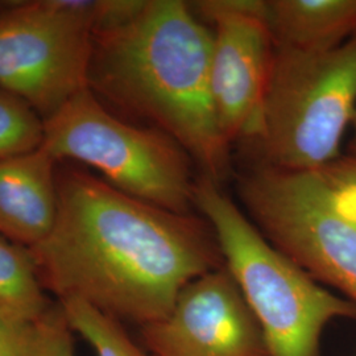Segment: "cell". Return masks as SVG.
I'll return each instance as SVG.
<instances>
[{
  "instance_id": "obj_3",
  "label": "cell",
  "mask_w": 356,
  "mask_h": 356,
  "mask_svg": "<svg viewBox=\"0 0 356 356\" xmlns=\"http://www.w3.org/2000/svg\"><path fill=\"white\" fill-rule=\"evenodd\" d=\"M194 207L214 231L270 356H319L325 327L335 319H356V304L319 285L277 250L218 184L197 179Z\"/></svg>"
},
{
  "instance_id": "obj_10",
  "label": "cell",
  "mask_w": 356,
  "mask_h": 356,
  "mask_svg": "<svg viewBox=\"0 0 356 356\" xmlns=\"http://www.w3.org/2000/svg\"><path fill=\"white\" fill-rule=\"evenodd\" d=\"M58 161L44 148L0 160V236L33 248L54 226Z\"/></svg>"
},
{
  "instance_id": "obj_14",
  "label": "cell",
  "mask_w": 356,
  "mask_h": 356,
  "mask_svg": "<svg viewBox=\"0 0 356 356\" xmlns=\"http://www.w3.org/2000/svg\"><path fill=\"white\" fill-rule=\"evenodd\" d=\"M45 136V122L16 94L0 88V160L38 151Z\"/></svg>"
},
{
  "instance_id": "obj_13",
  "label": "cell",
  "mask_w": 356,
  "mask_h": 356,
  "mask_svg": "<svg viewBox=\"0 0 356 356\" xmlns=\"http://www.w3.org/2000/svg\"><path fill=\"white\" fill-rule=\"evenodd\" d=\"M69 327L94 348L97 356H156L135 343L122 322L79 300L57 302Z\"/></svg>"
},
{
  "instance_id": "obj_18",
  "label": "cell",
  "mask_w": 356,
  "mask_h": 356,
  "mask_svg": "<svg viewBox=\"0 0 356 356\" xmlns=\"http://www.w3.org/2000/svg\"><path fill=\"white\" fill-rule=\"evenodd\" d=\"M353 123H354V139H353V143H351V148H353V152L354 153L351 156L356 157V110L354 119H353Z\"/></svg>"
},
{
  "instance_id": "obj_16",
  "label": "cell",
  "mask_w": 356,
  "mask_h": 356,
  "mask_svg": "<svg viewBox=\"0 0 356 356\" xmlns=\"http://www.w3.org/2000/svg\"><path fill=\"white\" fill-rule=\"evenodd\" d=\"M38 356H76L73 331L58 304L51 306L36 326Z\"/></svg>"
},
{
  "instance_id": "obj_4",
  "label": "cell",
  "mask_w": 356,
  "mask_h": 356,
  "mask_svg": "<svg viewBox=\"0 0 356 356\" xmlns=\"http://www.w3.org/2000/svg\"><path fill=\"white\" fill-rule=\"evenodd\" d=\"M356 110V36L329 51L276 47L254 141L267 164L317 172L339 159Z\"/></svg>"
},
{
  "instance_id": "obj_5",
  "label": "cell",
  "mask_w": 356,
  "mask_h": 356,
  "mask_svg": "<svg viewBox=\"0 0 356 356\" xmlns=\"http://www.w3.org/2000/svg\"><path fill=\"white\" fill-rule=\"evenodd\" d=\"M44 122L41 148L58 163L90 166L106 182L135 198L191 214L197 182L193 160L164 132L119 119L89 88Z\"/></svg>"
},
{
  "instance_id": "obj_17",
  "label": "cell",
  "mask_w": 356,
  "mask_h": 356,
  "mask_svg": "<svg viewBox=\"0 0 356 356\" xmlns=\"http://www.w3.org/2000/svg\"><path fill=\"white\" fill-rule=\"evenodd\" d=\"M36 326H23L0 316V356H38Z\"/></svg>"
},
{
  "instance_id": "obj_9",
  "label": "cell",
  "mask_w": 356,
  "mask_h": 356,
  "mask_svg": "<svg viewBox=\"0 0 356 356\" xmlns=\"http://www.w3.org/2000/svg\"><path fill=\"white\" fill-rule=\"evenodd\" d=\"M140 329L156 356H270L259 321L226 266L191 281L165 318Z\"/></svg>"
},
{
  "instance_id": "obj_11",
  "label": "cell",
  "mask_w": 356,
  "mask_h": 356,
  "mask_svg": "<svg viewBox=\"0 0 356 356\" xmlns=\"http://www.w3.org/2000/svg\"><path fill=\"white\" fill-rule=\"evenodd\" d=\"M276 47L329 51L356 36V0H267Z\"/></svg>"
},
{
  "instance_id": "obj_8",
  "label": "cell",
  "mask_w": 356,
  "mask_h": 356,
  "mask_svg": "<svg viewBox=\"0 0 356 356\" xmlns=\"http://www.w3.org/2000/svg\"><path fill=\"white\" fill-rule=\"evenodd\" d=\"M211 26V97L225 139L254 140L275 41L264 0H200L191 3Z\"/></svg>"
},
{
  "instance_id": "obj_6",
  "label": "cell",
  "mask_w": 356,
  "mask_h": 356,
  "mask_svg": "<svg viewBox=\"0 0 356 356\" xmlns=\"http://www.w3.org/2000/svg\"><path fill=\"white\" fill-rule=\"evenodd\" d=\"M113 0H38L0 11V88L47 120L88 89L94 31Z\"/></svg>"
},
{
  "instance_id": "obj_1",
  "label": "cell",
  "mask_w": 356,
  "mask_h": 356,
  "mask_svg": "<svg viewBox=\"0 0 356 356\" xmlns=\"http://www.w3.org/2000/svg\"><path fill=\"white\" fill-rule=\"evenodd\" d=\"M51 234L29 248L45 291L144 326L165 318L191 281L225 267L206 219L135 198L58 166Z\"/></svg>"
},
{
  "instance_id": "obj_12",
  "label": "cell",
  "mask_w": 356,
  "mask_h": 356,
  "mask_svg": "<svg viewBox=\"0 0 356 356\" xmlns=\"http://www.w3.org/2000/svg\"><path fill=\"white\" fill-rule=\"evenodd\" d=\"M51 306L31 250L0 236V316L36 326Z\"/></svg>"
},
{
  "instance_id": "obj_2",
  "label": "cell",
  "mask_w": 356,
  "mask_h": 356,
  "mask_svg": "<svg viewBox=\"0 0 356 356\" xmlns=\"http://www.w3.org/2000/svg\"><path fill=\"white\" fill-rule=\"evenodd\" d=\"M213 33L184 0H118L94 31L88 85L101 101L178 143L219 185L229 144L216 119Z\"/></svg>"
},
{
  "instance_id": "obj_7",
  "label": "cell",
  "mask_w": 356,
  "mask_h": 356,
  "mask_svg": "<svg viewBox=\"0 0 356 356\" xmlns=\"http://www.w3.org/2000/svg\"><path fill=\"white\" fill-rule=\"evenodd\" d=\"M238 188L269 242L314 280L356 304V219L338 209L318 172L259 166L241 178Z\"/></svg>"
},
{
  "instance_id": "obj_15",
  "label": "cell",
  "mask_w": 356,
  "mask_h": 356,
  "mask_svg": "<svg viewBox=\"0 0 356 356\" xmlns=\"http://www.w3.org/2000/svg\"><path fill=\"white\" fill-rule=\"evenodd\" d=\"M317 172L329 186L338 209L356 219V157H339Z\"/></svg>"
}]
</instances>
